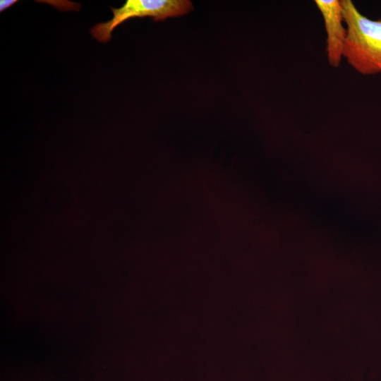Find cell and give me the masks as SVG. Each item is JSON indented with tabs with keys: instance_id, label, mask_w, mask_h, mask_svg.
Returning a JSON list of instances; mask_svg holds the SVG:
<instances>
[{
	"instance_id": "cell-1",
	"label": "cell",
	"mask_w": 381,
	"mask_h": 381,
	"mask_svg": "<svg viewBox=\"0 0 381 381\" xmlns=\"http://www.w3.org/2000/svg\"><path fill=\"white\" fill-rule=\"evenodd\" d=\"M340 1L347 31L343 58L362 75L381 73V18L370 19L351 0Z\"/></svg>"
},
{
	"instance_id": "cell-2",
	"label": "cell",
	"mask_w": 381,
	"mask_h": 381,
	"mask_svg": "<svg viewBox=\"0 0 381 381\" xmlns=\"http://www.w3.org/2000/svg\"><path fill=\"white\" fill-rule=\"evenodd\" d=\"M193 9L188 0H127L120 8H111L113 17L94 25L90 33L98 42H107L114 29L131 18L152 17L155 21L185 15Z\"/></svg>"
},
{
	"instance_id": "cell-3",
	"label": "cell",
	"mask_w": 381,
	"mask_h": 381,
	"mask_svg": "<svg viewBox=\"0 0 381 381\" xmlns=\"http://www.w3.org/2000/svg\"><path fill=\"white\" fill-rule=\"evenodd\" d=\"M315 4L320 11L325 24L326 53L327 61L332 67L339 66L343 59V49L346 37L340 0H315Z\"/></svg>"
},
{
	"instance_id": "cell-4",
	"label": "cell",
	"mask_w": 381,
	"mask_h": 381,
	"mask_svg": "<svg viewBox=\"0 0 381 381\" xmlns=\"http://www.w3.org/2000/svg\"><path fill=\"white\" fill-rule=\"evenodd\" d=\"M17 2L16 0H1L0 11L2 12Z\"/></svg>"
}]
</instances>
